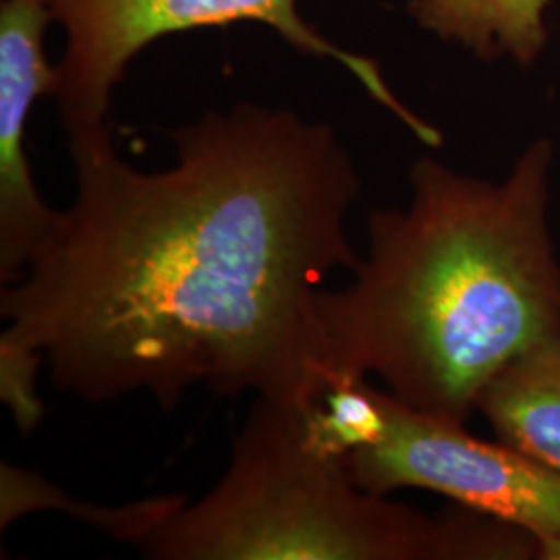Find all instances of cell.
<instances>
[{
    "label": "cell",
    "instance_id": "6da1fadb",
    "mask_svg": "<svg viewBox=\"0 0 560 560\" xmlns=\"http://www.w3.org/2000/svg\"><path fill=\"white\" fill-rule=\"evenodd\" d=\"M173 145L171 166L138 171L113 136L69 140L73 203L0 291V393L21 432L42 418V361L90 405L324 390L318 298L361 258L351 154L328 122L252 102L206 110Z\"/></svg>",
    "mask_w": 560,
    "mask_h": 560
},
{
    "label": "cell",
    "instance_id": "7a4b0ae2",
    "mask_svg": "<svg viewBox=\"0 0 560 560\" xmlns=\"http://www.w3.org/2000/svg\"><path fill=\"white\" fill-rule=\"evenodd\" d=\"M552 162L546 138L501 180L413 162L409 203L370 214L351 280L318 298L326 378L374 374L402 405L465 425L504 365L560 342Z\"/></svg>",
    "mask_w": 560,
    "mask_h": 560
},
{
    "label": "cell",
    "instance_id": "3957f363",
    "mask_svg": "<svg viewBox=\"0 0 560 560\" xmlns=\"http://www.w3.org/2000/svg\"><path fill=\"white\" fill-rule=\"evenodd\" d=\"M298 400L256 397L217 486L154 499L133 546L159 560H469L534 557L517 527L430 517L351 480L314 448Z\"/></svg>",
    "mask_w": 560,
    "mask_h": 560
},
{
    "label": "cell",
    "instance_id": "277c9868",
    "mask_svg": "<svg viewBox=\"0 0 560 560\" xmlns=\"http://www.w3.org/2000/svg\"><path fill=\"white\" fill-rule=\"evenodd\" d=\"M65 32L55 101L69 140L110 133V102L131 60L152 42L200 27L261 23L301 55L339 62L399 117L425 145L439 148V129L393 94L374 60L345 50L303 20L298 0H44Z\"/></svg>",
    "mask_w": 560,
    "mask_h": 560
},
{
    "label": "cell",
    "instance_id": "5b68a950",
    "mask_svg": "<svg viewBox=\"0 0 560 560\" xmlns=\"http://www.w3.org/2000/svg\"><path fill=\"white\" fill-rule=\"evenodd\" d=\"M386 416L381 441L342 459L360 488L384 497L421 488L509 523L536 541L559 536L560 474L504 442L480 441L465 425L420 413L388 393Z\"/></svg>",
    "mask_w": 560,
    "mask_h": 560
},
{
    "label": "cell",
    "instance_id": "8992f818",
    "mask_svg": "<svg viewBox=\"0 0 560 560\" xmlns=\"http://www.w3.org/2000/svg\"><path fill=\"white\" fill-rule=\"evenodd\" d=\"M52 23L44 0L0 2V282L20 279L57 221L38 191L25 152L27 120L42 96H55L59 71L46 55Z\"/></svg>",
    "mask_w": 560,
    "mask_h": 560
},
{
    "label": "cell",
    "instance_id": "52a82bcc",
    "mask_svg": "<svg viewBox=\"0 0 560 560\" xmlns=\"http://www.w3.org/2000/svg\"><path fill=\"white\" fill-rule=\"evenodd\" d=\"M478 411L499 441L560 474V342L504 365L483 388Z\"/></svg>",
    "mask_w": 560,
    "mask_h": 560
},
{
    "label": "cell",
    "instance_id": "ba28073f",
    "mask_svg": "<svg viewBox=\"0 0 560 560\" xmlns=\"http://www.w3.org/2000/svg\"><path fill=\"white\" fill-rule=\"evenodd\" d=\"M548 7L550 0H409L407 13L421 30L478 59L532 67L548 44Z\"/></svg>",
    "mask_w": 560,
    "mask_h": 560
},
{
    "label": "cell",
    "instance_id": "9c48e42d",
    "mask_svg": "<svg viewBox=\"0 0 560 560\" xmlns=\"http://www.w3.org/2000/svg\"><path fill=\"white\" fill-rule=\"evenodd\" d=\"M541 560H560V534L536 544V557Z\"/></svg>",
    "mask_w": 560,
    "mask_h": 560
}]
</instances>
